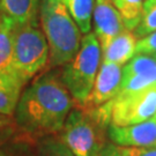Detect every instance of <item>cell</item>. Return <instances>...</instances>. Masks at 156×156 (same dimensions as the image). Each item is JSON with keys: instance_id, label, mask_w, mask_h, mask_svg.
<instances>
[{"instance_id": "6da1fadb", "label": "cell", "mask_w": 156, "mask_h": 156, "mask_svg": "<svg viewBox=\"0 0 156 156\" xmlns=\"http://www.w3.org/2000/svg\"><path fill=\"white\" fill-rule=\"evenodd\" d=\"M72 108V97L62 78L43 74L23 91L15 109L17 125L31 136L62 132Z\"/></svg>"}, {"instance_id": "7a4b0ae2", "label": "cell", "mask_w": 156, "mask_h": 156, "mask_svg": "<svg viewBox=\"0 0 156 156\" xmlns=\"http://www.w3.org/2000/svg\"><path fill=\"white\" fill-rule=\"evenodd\" d=\"M42 31L49 45L51 66H64L81 45V31L62 0H42L39 7Z\"/></svg>"}, {"instance_id": "3957f363", "label": "cell", "mask_w": 156, "mask_h": 156, "mask_svg": "<svg viewBox=\"0 0 156 156\" xmlns=\"http://www.w3.org/2000/svg\"><path fill=\"white\" fill-rule=\"evenodd\" d=\"M101 52L100 42L95 34H86L76 55L62 67L60 78L78 105L83 104L94 87Z\"/></svg>"}, {"instance_id": "277c9868", "label": "cell", "mask_w": 156, "mask_h": 156, "mask_svg": "<svg viewBox=\"0 0 156 156\" xmlns=\"http://www.w3.org/2000/svg\"><path fill=\"white\" fill-rule=\"evenodd\" d=\"M106 126L83 109L69 111L62 129V141L74 156H103L109 142Z\"/></svg>"}, {"instance_id": "5b68a950", "label": "cell", "mask_w": 156, "mask_h": 156, "mask_svg": "<svg viewBox=\"0 0 156 156\" xmlns=\"http://www.w3.org/2000/svg\"><path fill=\"white\" fill-rule=\"evenodd\" d=\"M14 65L24 84L49 62V45L38 22L16 24L13 28Z\"/></svg>"}, {"instance_id": "8992f818", "label": "cell", "mask_w": 156, "mask_h": 156, "mask_svg": "<svg viewBox=\"0 0 156 156\" xmlns=\"http://www.w3.org/2000/svg\"><path fill=\"white\" fill-rule=\"evenodd\" d=\"M111 111L110 125L128 126L156 116V86L138 93L117 95L105 103Z\"/></svg>"}, {"instance_id": "52a82bcc", "label": "cell", "mask_w": 156, "mask_h": 156, "mask_svg": "<svg viewBox=\"0 0 156 156\" xmlns=\"http://www.w3.org/2000/svg\"><path fill=\"white\" fill-rule=\"evenodd\" d=\"M153 86H156V57L136 55L123 67V78L117 95L133 94Z\"/></svg>"}, {"instance_id": "ba28073f", "label": "cell", "mask_w": 156, "mask_h": 156, "mask_svg": "<svg viewBox=\"0 0 156 156\" xmlns=\"http://www.w3.org/2000/svg\"><path fill=\"white\" fill-rule=\"evenodd\" d=\"M123 78V66L113 62H102L100 72L95 79V83L89 96L79 108L90 111L112 101L119 91Z\"/></svg>"}, {"instance_id": "9c48e42d", "label": "cell", "mask_w": 156, "mask_h": 156, "mask_svg": "<svg viewBox=\"0 0 156 156\" xmlns=\"http://www.w3.org/2000/svg\"><path fill=\"white\" fill-rule=\"evenodd\" d=\"M93 17L94 34L100 42L101 50L104 49L116 36L127 30L120 13L111 0H95Z\"/></svg>"}, {"instance_id": "30bf717a", "label": "cell", "mask_w": 156, "mask_h": 156, "mask_svg": "<svg viewBox=\"0 0 156 156\" xmlns=\"http://www.w3.org/2000/svg\"><path fill=\"white\" fill-rule=\"evenodd\" d=\"M108 136L117 147L156 146V116L146 122L128 126L109 125Z\"/></svg>"}, {"instance_id": "8fae6325", "label": "cell", "mask_w": 156, "mask_h": 156, "mask_svg": "<svg viewBox=\"0 0 156 156\" xmlns=\"http://www.w3.org/2000/svg\"><path fill=\"white\" fill-rule=\"evenodd\" d=\"M13 28L14 22L5 15H0V81L22 91L24 86L15 65L13 56Z\"/></svg>"}, {"instance_id": "7c38bea8", "label": "cell", "mask_w": 156, "mask_h": 156, "mask_svg": "<svg viewBox=\"0 0 156 156\" xmlns=\"http://www.w3.org/2000/svg\"><path fill=\"white\" fill-rule=\"evenodd\" d=\"M136 37L129 30H125L102 49V62H113L123 66L135 55Z\"/></svg>"}, {"instance_id": "4fadbf2b", "label": "cell", "mask_w": 156, "mask_h": 156, "mask_svg": "<svg viewBox=\"0 0 156 156\" xmlns=\"http://www.w3.org/2000/svg\"><path fill=\"white\" fill-rule=\"evenodd\" d=\"M42 0H0V12L16 24L37 22Z\"/></svg>"}, {"instance_id": "5bb4252c", "label": "cell", "mask_w": 156, "mask_h": 156, "mask_svg": "<svg viewBox=\"0 0 156 156\" xmlns=\"http://www.w3.org/2000/svg\"><path fill=\"white\" fill-rule=\"evenodd\" d=\"M0 156H37L30 138L17 135L12 128H0Z\"/></svg>"}, {"instance_id": "9a60e30c", "label": "cell", "mask_w": 156, "mask_h": 156, "mask_svg": "<svg viewBox=\"0 0 156 156\" xmlns=\"http://www.w3.org/2000/svg\"><path fill=\"white\" fill-rule=\"evenodd\" d=\"M62 2L80 31L84 35L90 33L95 0H62Z\"/></svg>"}, {"instance_id": "2e32d148", "label": "cell", "mask_w": 156, "mask_h": 156, "mask_svg": "<svg viewBox=\"0 0 156 156\" xmlns=\"http://www.w3.org/2000/svg\"><path fill=\"white\" fill-rule=\"evenodd\" d=\"M120 13L127 30H134L142 16L144 0H111Z\"/></svg>"}, {"instance_id": "e0dca14e", "label": "cell", "mask_w": 156, "mask_h": 156, "mask_svg": "<svg viewBox=\"0 0 156 156\" xmlns=\"http://www.w3.org/2000/svg\"><path fill=\"white\" fill-rule=\"evenodd\" d=\"M136 38H144L156 31V0H145L142 6V16L138 27L134 29Z\"/></svg>"}, {"instance_id": "ac0fdd59", "label": "cell", "mask_w": 156, "mask_h": 156, "mask_svg": "<svg viewBox=\"0 0 156 156\" xmlns=\"http://www.w3.org/2000/svg\"><path fill=\"white\" fill-rule=\"evenodd\" d=\"M37 156H74L60 138L45 136L37 147Z\"/></svg>"}, {"instance_id": "d6986e66", "label": "cell", "mask_w": 156, "mask_h": 156, "mask_svg": "<svg viewBox=\"0 0 156 156\" xmlns=\"http://www.w3.org/2000/svg\"><path fill=\"white\" fill-rule=\"evenodd\" d=\"M20 96V90L14 89L5 82L0 81V113L8 117L12 116L13 112H15Z\"/></svg>"}, {"instance_id": "ffe728a7", "label": "cell", "mask_w": 156, "mask_h": 156, "mask_svg": "<svg viewBox=\"0 0 156 156\" xmlns=\"http://www.w3.org/2000/svg\"><path fill=\"white\" fill-rule=\"evenodd\" d=\"M135 55H147L156 57V31L136 42Z\"/></svg>"}, {"instance_id": "44dd1931", "label": "cell", "mask_w": 156, "mask_h": 156, "mask_svg": "<svg viewBox=\"0 0 156 156\" xmlns=\"http://www.w3.org/2000/svg\"><path fill=\"white\" fill-rule=\"evenodd\" d=\"M123 156H156V146L151 147H118Z\"/></svg>"}, {"instance_id": "7402d4cb", "label": "cell", "mask_w": 156, "mask_h": 156, "mask_svg": "<svg viewBox=\"0 0 156 156\" xmlns=\"http://www.w3.org/2000/svg\"><path fill=\"white\" fill-rule=\"evenodd\" d=\"M103 156H123L120 154V151H119V148H118L116 145H113V144H109L108 147H106L105 151H104V154Z\"/></svg>"}, {"instance_id": "603a6c76", "label": "cell", "mask_w": 156, "mask_h": 156, "mask_svg": "<svg viewBox=\"0 0 156 156\" xmlns=\"http://www.w3.org/2000/svg\"><path fill=\"white\" fill-rule=\"evenodd\" d=\"M9 124H11V119H9V117L0 113V128L6 127V126H8Z\"/></svg>"}]
</instances>
